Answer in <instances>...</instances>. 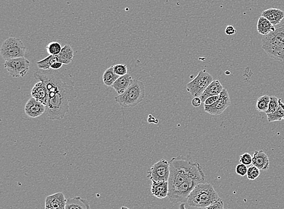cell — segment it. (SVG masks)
<instances>
[{
    "mask_svg": "<svg viewBox=\"0 0 284 209\" xmlns=\"http://www.w3.org/2000/svg\"><path fill=\"white\" fill-rule=\"evenodd\" d=\"M35 73L36 80L46 83L48 90L46 113L53 121L63 119L69 111V103L77 97L70 75L52 69Z\"/></svg>",
    "mask_w": 284,
    "mask_h": 209,
    "instance_id": "6da1fadb",
    "label": "cell"
},
{
    "mask_svg": "<svg viewBox=\"0 0 284 209\" xmlns=\"http://www.w3.org/2000/svg\"><path fill=\"white\" fill-rule=\"evenodd\" d=\"M170 176L169 179V192L176 189L184 182L195 180L205 181V174L199 163L187 157L179 156L169 161Z\"/></svg>",
    "mask_w": 284,
    "mask_h": 209,
    "instance_id": "7a4b0ae2",
    "label": "cell"
},
{
    "mask_svg": "<svg viewBox=\"0 0 284 209\" xmlns=\"http://www.w3.org/2000/svg\"><path fill=\"white\" fill-rule=\"evenodd\" d=\"M220 200L213 185L204 182L196 185L190 193L187 203L191 207L207 208Z\"/></svg>",
    "mask_w": 284,
    "mask_h": 209,
    "instance_id": "3957f363",
    "label": "cell"
},
{
    "mask_svg": "<svg viewBox=\"0 0 284 209\" xmlns=\"http://www.w3.org/2000/svg\"><path fill=\"white\" fill-rule=\"evenodd\" d=\"M262 48L271 58L284 61V23L274 32L264 36Z\"/></svg>",
    "mask_w": 284,
    "mask_h": 209,
    "instance_id": "277c9868",
    "label": "cell"
},
{
    "mask_svg": "<svg viewBox=\"0 0 284 209\" xmlns=\"http://www.w3.org/2000/svg\"><path fill=\"white\" fill-rule=\"evenodd\" d=\"M145 94L144 83L142 81L133 79L126 91L116 97L115 101L124 108L134 107L142 103Z\"/></svg>",
    "mask_w": 284,
    "mask_h": 209,
    "instance_id": "5b68a950",
    "label": "cell"
},
{
    "mask_svg": "<svg viewBox=\"0 0 284 209\" xmlns=\"http://www.w3.org/2000/svg\"><path fill=\"white\" fill-rule=\"evenodd\" d=\"M0 52L5 61L18 58L25 57V46L19 38L10 37L3 42Z\"/></svg>",
    "mask_w": 284,
    "mask_h": 209,
    "instance_id": "8992f818",
    "label": "cell"
},
{
    "mask_svg": "<svg viewBox=\"0 0 284 209\" xmlns=\"http://www.w3.org/2000/svg\"><path fill=\"white\" fill-rule=\"evenodd\" d=\"M213 80V78L210 73L205 70H202L195 79L187 85V90L194 98L200 97Z\"/></svg>",
    "mask_w": 284,
    "mask_h": 209,
    "instance_id": "52a82bcc",
    "label": "cell"
},
{
    "mask_svg": "<svg viewBox=\"0 0 284 209\" xmlns=\"http://www.w3.org/2000/svg\"><path fill=\"white\" fill-rule=\"evenodd\" d=\"M200 183L197 180H191L184 182L179 186L177 187L171 191L169 192V200L173 203H185L187 202L190 193Z\"/></svg>",
    "mask_w": 284,
    "mask_h": 209,
    "instance_id": "ba28073f",
    "label": "cell"
},
{
    "mask_svg": "<svg viewBox=\"0 0 284 209\" xmlns=\"http://www.w3.org/2000/svg\"><path fill=\"white\" fill-rule=\"evenodd\" d=\"M4 67L12 78L25 77L30 67V62L25 57L6 60Z\"/></svg>",
    "mask_w": 284,
    "mask_h": 209,
    "instance_id": "9c48e42d",
    "label": "cell"
},
{
    "mask_svg": "<svg viewBox=\"0 0 284 209\" xmlns=\"http://www.w3.org/2000/svg\"><path fill=\"white\" fill-rule=\"evenodd\" d=\"M170 176L169 161L161 160L151 167L147 177L151 181L168 182Z\"/></svg>",
    "mask_w": 284,
    "mask_h": 209,
    "instance_id": "30bf717a",
    "label": "cell"
},
{
    "mask_svg": "<svg viewBox=\"0 0 284 209\" xmlns=\"http://www.w3.org/2000/svg\"><path fill=\"white\" fill-rule=\"evenodd\" d=\"M230 98L228 91L226 88H224L219 95V98L216 103L211 105L204 104V111L211 115L219 116L224 113V111L230 106Z\"/></svg>",
    "mask_w": 284,
    "mask_h": 209,
    "instance_id": "8fae6325",
    "label": "cell"
},
{
    "mask_svg": "<svg viewBox=\"0 0 284 209\" xmlns=\"http://www.w3.org/2000/svg\"><path fill=\"white\" fill-rule=\"evenodd\" d=\"M25 111L28 116L36 118L46 111V106L35 99L31 98L26 104Z\"/></svg>",
    "mask_w": 284,
    "mask_h": 209,
    "instance_id": "7c38bea8",
    "label": "cell"
},
{
    "mask_svg": "<svg viewBox=\"0 0 284 209\" xmlns=\"http://www.w3.org/2000/svg\"><path fill=\"white\" fill-rule=\"evenodd\" d=\"M67 200L63 193L59 192L48 196L45 200V209L65 208Z\"/></svg>",
    "mask_w": 284,
    "mask_h": 209,
    "instance_id": "4fadbf2b",
    "label": "cell"
},
{
    "mask_svg": "<svg viewBox=\"0 0 284 209\" xmlns=\"http://www.w3.org/2000/svg\"><path fill=\"white\" fill-rule=\"evenodd\" d=\"M31 95L40 103L47 106L48 102V90L46 83L43 81H38L33 87Z\"/></svg>",
    "mask_w": 284,
    "mask_h": 209,
    "instance_id": "5bb4252c",
    "label": "cell"
},
{
    "mask_svg": "<svg viewBox=\"0 0 284 209\" xmlns=\"http://www.w3.org/2000/svg\"><path fill=\"white\" fill-rule=\"evenodd\" d=\"M252 164L261 171H266L270 168V160L264 151H255L253 156Z\"/></svg>",
    "mask_w": 284,
    "mask_h": 209,
    "instance_id": "9a60e30c",
    "label": "cell"
},
{
    "mask_svg": "<svg viewBox=\"0 0 284 209\" xmlns=\"http://www.w3.org/2000/svg\"><path fill=\"white\" fill-rule=\"evenodd\" d=\"M152 182L151 192L153 196L160 199L168 197L169 190L168 182Z\"/></svg>",
    "mask_w": 284,
    "mask_h": 209,
    "instance_id": "2e32d148",
    "label": "cell"
},
{
    "mask_svg": "<svg viewBox=\"0 0 284 209\" xmlns=\"http://www.w3.org/2000/svg\"><path fill=\"white\" fill-rule=\"evenodd\" d=\"M261 16L267 18L274 26L280 24L284 18L283 10L277 8H270L262 12Z\"/></svg>",
    "mask_w": 284,
    "mask_h": 209,
    "instance_id": "e0dca14e",
    "label": "cell"
},
{
    "mask_svg": "<svg viewBox=\"0 0 284 209\" xmlns=\"http://www.w3.org/2000/svg\"><path fill=\"white\" fill-rule=\"evenodd\" d=\"M224 88L220 80H213L200 97V99H201L202 103H204L205 100L210 97L220 95Z\"/></svg>",
    "mask_w": 284,
    "mask_h": 209,
    "instance_id": "ac0fdd59",
    "label": "cell"
},
{
    "mask_svg": "<svg viewBox=\"0 0 284 209\" xmlns=\"http://www.w3.org/2000/svg\"><path fill=\"white\" fill-rule=\"evenodd\" d=\"M132 80L131 76L129 74L122 76V77H119L118 79L114 82L112 87L114 88L118 95H120L129 88Z\"/></svg>",
    "mask_w": 284,
    "mask_h": 209,
    "instance_id": "d6986e66",
    "label": "cell"
},
{
    "mask_svg": "<svg viewBox=\"0 0 284 209\" xmlns=\"http://www.w3.org/2000/svg\"><path fill=\"white\" fill-rule=\"evenodd\" d=\"M65 209H91L89 203L80 197L67 200Z\"/></svg>",
    "mask_w": 284,
    "mask_h": 209,
    "instance_id": "ffe728a7",
    "label": "cell"
},
{
    "mask_svg": "<svg viewBox=\"0 0 284 209\" xmlns=\"http://www.w3.org/2000/svg\"><path fill=\"white\" fill-rule=\"evenodd\" d=\"M276 28L275 26L270 22L267 18L260 17L257 21V30L260 35H267L268 34L274 32Z\"/></svg>",
    "mask_w": 284,
    "mask_h": 209,
    "instance_id": "44dd1931",
    "label": "cell"
},
{
    "mask_svg": "<svg viewBox=\"0 0 284 209\" xmlns=\"http://www.w3.org/2000/svg\"><path fill=\"white\" fill-rule=\"evenodd\" d=\"M57 61L64 65H68L74 59V51L71 46L67 44L62 48L60 53L57 56Z\"/></svg>",
    "mask_w": 284,
    "mask_h": 209,
    "instance_id": "7402d4cb",
    "label": "cell"
},
{
    "mask_svg": "<svg viewBox=\"0 0 284 209\" xmlns=\"http://www.w3.org/2000/svg\"><path fill=\"white\" fill-rule=\"evenodd\" d=\"M119 77V76L114 73V66H112L104 73L103 76V82L108 87H112V85L118 79Z\"/></svg>",
    "mask_w": 284,
    "mask_h": 209,
    "instance_id": "603a6c76",
    "label": "cell"
},
{
    "mask_svg": "<svg viewBox=\"0 0 284 209\" xmlns=\"http://www.w3.org/2000/svg\"><path fill=\"white\" fill-rule=\"evenodd\" d=\"M267 120L269 122L281 121L284 120V104L280 99V106L274 113L267 114Z\"/></svg>",
    "mask_w": 284,
    "mask_h": 209,
    "instance_id": "cb8c5ba5",
    "label": "cell"
},
{
    "mask_svg": "<svg viewBox=\"0 0 284 209\" xmlns=\"http://www.w3.org/2000/svg\"><path fill=\"white\" fill-rule=\"evenodd\" d=\"M57 61H58L57 56L49 55L45 59L36 62V65L40 70H50L52 65Z\"/></svg>",
    "mask_w": 284,
    "mask_h": 209,
    "instance_id": "d4e9b609",
    "label": "cell"
},
{
    "mask_svg": "<svg viewBox=\"0 0 284 209\" xmlns=\"http://www.w3.org/2000/svg\"><path fill=\"white\" fill-rule=\"evenodd\" d=\"M270 101V96L264 95L257 99L256 104V109L259 112H266L268 108Z\"/></svg>",
    "mask_w": 284,
    "mask_h": 209,
    "instance_id": "484cf974",
    "label": "cell"
},
{
    "mask_svg": "<svg viewBox=\"0 0 284 209\" xmlns=\"http://www.w3.org/2000/svg\"><path fill=\"white\" fill-rule=\"evenodd\" d=\"M62 49L61 44L58 42L56 41L51 42L46 46L47 52L50 55L52 56L58 55Z\"/></svg>",
    "mask_w": 284,
    "mask_h": 209,
    "instance_id": "4316f807",
    "label": "cell"
},
{
    "mask_svg": "<svg viewBox=\"0 0 284 209\" xmlns=\"http://www.w3.org/2000/svg\"><path fill=\"white\" fill-rule=\"evenodd\" d=\"M279 106H280V99L276 98L275 96H270L269 105H268V108L265 113H274L278 108Z\"/></svg>",
    "mask_w": 284,
    "mask_h": 209,
    "instance_id": "83f0119b",
    "label": "cell"
},
{
    "mask_svg": "<svg viewBox=\"0 0 284 209\" xmlns=\"http://www.w3.org/2000/svg\"><path fill=\"white\" fill-rule=\"evenodd\" d=\"M260 174V169L257 168V167L252 165L248 168L247 176L249 180H255L259 177Z\"/></svg>",
    "mask_w": 284,
    "mask_h": 209,
    "instance_id": "f1b7e54d",
    "label": "cell"
},
{
    "mask_svg": "<svg viewBox=\"0 0 284 209\" xmlns=\"http://www.w3.org/2000/svg\"><path fill=\"white\" fill-rule=\"evenodd\" d=\"M114 70L116 75L122 77L127 74V67L126 65L117 64L114 65Z\"/></svg>",
    "mask_w": 284,
    "mask_h": 209,
    "instance_id": "f546056e",
    "label": "cell"
},
{
    "mask_svg": "<svg viewBox=\"0 0 284 209\" xmlns=\"http://www.w3.org/2000/svg\"><path fill=\"white\" fill-rule=\"evenodd\" d=\"M179 209H186V205L185 203H181L179 205ZM206 209H225L224 208V202L222 199L219 200L217 202L213 204V205H211L209 207L206 208Z\"/></svg>",
    "mask_w": 284,
    "mask_h": 209,
    "instance_id": "4dcf8cb0",
    "label": "cell"
},
{
    "mask_svg": "<svg viewBox=\"0 0 284 209\" xmlns=\"http://www.w3.org/2000/svg\"><path fill=\"white\" fill-rule=\"evenodd\" d=\"M253 157L248 153H244L240 156L239 163L246 166H250L252 164Z\"/></svg>",
    "mask_w": 284,
    "mask_h": 209,
    "instance_id": "1f68e13d",
    "label": "cell"
},
{
    "mask_svg": "<svg viewBox=\"0 0 284 209\" xmlns=\"http://www.w3.org/2000/svg\"><path fill=\"white\" fill-rule=\"evenodd\" d=\"M247 171H248V168L245 164L240 163L236 167V172L239 176L244 177L247 175Z\"/></svg>",
    "mask_w": 284,
    "mask_h": 209,
    "instance_id": "d6a6232c",
    "label": "cell"
},
{
    "mask_svg": "<svg viewBox=\"0 0 284 209\" xmlns=\"http://www.w3.org/2000/svg\"><path fill=\"white\" fill-rule=\"evenodd\" d=\"M237 32V30L236 28L233 27V26H228L227 27H226L225 30V33L226 35L228 36L233 35L234 34H236Z\"/></svg>",
    "mask_w": 284,
    "mask_h": 209,
    "instance_id": "836d02e7",
    "label": "cell"
},
{
    "mask_svg": "<svg viewBox=\"0 0 284 209\" xmlns=\"http://www.w3.org/2000/svg\"><path fill=\"white\" fill-rule=\"evenodd\" d=\"M218 98L219 95L210 97V98H207L206 100H205L204 102V104H206V105H211V104L216 103Z\"/></svg>",
    "mask_w": 284,
    "mask_h": 209,
    "instance_id": "e575fe53",
    "label": "cell"
},
{
    "mask_svg": "<svg viewBox=\"0 0 284 209\" xmlns=\"http://www.w3.org/2000/svg\"><path fill=\"white\" fill-rule=\"evenodd\" d=\"M202 102L200 97H195L192 101V105L194 107H199L201 104Z\"/></svg>",
    "mask_w": 284,
    "mask_h": 209,
    "instance_id": "d590c367",
    "label": "cell"
},
{
    "mask_svg": "<svg viewBox=\"0 0 284 209\" xmlns=\"http://www.w3.org/2000/svg\"><path fill=\"white\" fill-rule=\"evenodd\" d=\"M62 65H63V64L61 63V62H59L58 61H57L56 62H54V63L52 65L51 69L54 70H59L62 67Z\"/></svg>",
    "mask_w": 284,
    "mask_h": 209,
    "instance_id": "8d00e7d4",
    "label": "cell"
},
{
    "mask_svg": "<svg viewBox=\"0 0 284 209\" xmlns=\"http://www.w3.org/2000/svg\"><path fill=\"white\" fill-rule=\"evenodd\" d=\"M147 121L148 123H150V124H151V123H152V124H153V123H154V124H158V120L156 119L155 117H153L152 115L151 114H150L149 116H148Z\"/></svg>",
    "mask_w": 284,
    "mask_h": 209,
    "instance_id": "74e56055",
    "label": "cell"
},
{
    "mask_svg": "<svg viewBox=\"0 0 284 209\" xmlns=\"http://www.w3.org/2000/svg\"><path fill=\"white\" fill-rule=\"evenodd\" d=\"M121 209H130L126 207V206H122V207L121 208Z\"/></svg>",
    "mask_w": 284,
    "mask_h": 209,
    "instance_id": "f35d334b",
    "label": "cell"
},
{
    "mask_svg": "<svg viewBox=\"0 0 284 209\" xmlns=\"http://www.w3.org/2000/svg\"><path fill=\"white\" fill-rule=\"evenodd\" d=\"M65 209V208H62V209Z\"/></svg>",
    "mask_w": 284,
    "mask_h": 209,
    "instance_id": "ab89813d",
    "label": "cell"
},
{
    "mask_svg": "<svg viewBox=\"0 0 284 209\" xmlns=\"http://www.w3.org/2000/svg\"><path fill=\"white\" fill-rule=\"evenodd\" d=\"M225 209H228V208H226Z\"/></svg>",
    "mask_w": 284,
    "mask_h": 209,
    "instance_id": "60d3db41",
    "label": "cell"
}]
</instances>
